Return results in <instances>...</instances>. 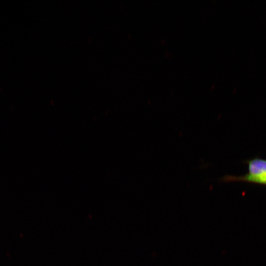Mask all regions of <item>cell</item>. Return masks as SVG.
Here are the masks:
<instances>
[{
    "label": "cell",
    "mask_w": 266,
    "mask_h": 266,
    "mask_svg": "<svg viewBox=\"0 0 266 266\" xmlns=\"http://www.w3.org/2000/svg\"><path fill=\"white\" fill-rule=\"evenodd\" d=\"M248 166L250 175L258 176L266 174V159L256 157L244 161Z\"/></svg>",
    "instance_id": "cell-1"
},
{
    "label": "cell",
    "mask_w": 266,
    "mask_h": 266,
    "mask_svg": "<svg viewBox=\"0 0 266 266\" xmlns=\"http://www.w3.org/2000/svg\"><path fill=\"white\" fill-rule=\"evenodd\" d=\"M257 184L266 186V174L258 177Z\"/></svg>",
    "instance_id": "cell-2"
}]
</instances>
